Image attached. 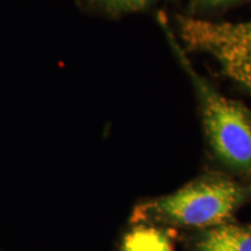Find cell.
<instances>
[{
  "label": "cell",
  "mask_w": 251,
  "mask_h": 251,
  "mask_svg": "<svg viewBox=\"0 0 251 251\" xmlns=\"http://www.w3.org/2000/svg\"><path fill=\"white\" fill-rule=\"evenodd\" d=\"M161 25L196 91L203 130L213 151L233 170L251 174V111L242 103L225 97L198 74L168 24L162 21Z\"/></svg>",
  "instance_id": "6da1fadb"
},
{
  "label": "cell",
  "mask_w": 251,
  "mask_h": 251,
  "mask_svg": "<svg viewBox=\"0 0 251 251\" xmlns=\"http://www.w3.org/2000/svg\"><path fill=\"white\" fill-rule=\"evenodd\" d=\"M194 1L198 6H201L203 8H218L233 4L237 0H194Z\"/></svg>",
  "instance_id": "52a82bcc"
},
{
  "label": "cell",
  "mask_w": 251,
  "mask_h": 251,
  "mask_svg": "<svg viewBox=\"0 0 251 251\" xmlns=\"http://www.w3.org/2000/svg\"><path fill=\"white\" fill-rule=\"evenodd\" d=\"M197 251H251V227L225 224L208 228L198 240Z\"/></svg>",
  "instance_id": "277c9868"
},
{
  "label": "cell",
  "mask_w": 251,
  "mask_h": 251,
  "mask_svg": "<svg viewBox=\"0 0 251 251\" xmlns=\"http://www.w3.org/2000/svg\"><path fill=\"white\" fill-rule=\"evenodd\" d=\"M121 251H174L170 237L151 226H137L126 234Z\"/></svg>",
  "instance_id": "5b68a950"
},
{
  "label": "cell",
  "mask_w": 251,
  "mask_h": 251,
  "mask_svg": "<svg viewBox=\"0 0 251 251\" xmlns=\"http://www.w3.org/2000/svg\"><path fill=\"white\" fill-rule=\"evenodd\" d=\"M155 1L156 0H91L94 7L111 17L142 11Z\"/></svg>",
  "instance_id": "8992f818"
},
{
  "label": "cell",
  "mask_w": 251,
  "mask_h": 251,
  "mask_svg": "<svg viewBox=\"0 0 251 251\" xmlns=\"http://www.w3.org/2000/svg\"><path fill=\"white\" fill-rule=\"evenodd\" d=\"M179 36L187 49L214 59L222 74L251 96V18L238 23L178 18Z\"/></svg>",
  "instance_id": "3957f363"
},
{
  "label": "cell",
  "mask_w": 251,
  "mask_h": 251,
  "mask_svg": "<svg viewBox=\"0 0 251 251\" xmlns=\"http://www.w3.org/2000/svg\"><path fill=\"white\" fill-rule=\"evenodd\" d=\"M249 190L222 177H206L176 192L143 202L134 211L135 221L158 220L186 227L213 228L227 224Z\"/></svg>",
  "instance_id": "7a4b0ae2"
}]
</instances>
